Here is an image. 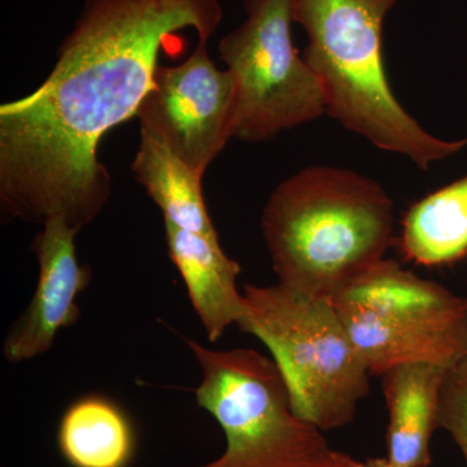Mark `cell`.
Wrapping results in <instances>:
<instances>
[{"instance_id":"obj_1","label":"cell","mask_w":467,"mask_h":467,"mask_svg":"<svg viewBox=\"0 0 467 467\" xmlns=\"http://www.w3.org/2000/svg\"><path fill=\"white\" fill-rule=\"evenodd\" d=\"M223 18L221 0H85L47 78L0 106L2 220L79 233L99 216L112 195L101 138L137 116L169 36L208 43Z\"/></svg>"},{"instance_id":"obj_16","label":"cell","mask_w":467,"mask_h":467,"mask_svg":"<svg viewBox=\"0 0 467 467\" xmlns=\"http://www.w3.org/2000/svg\"><path fill=\"white\" fill-rule=\"evenodd\" d=\"M315 467H367V463L330 448Z\"/></svg>"},{"instance_id":"obj_4","label":"cell","mask_w":467,"mask_h":467,"mask_svg":"<svg viewBox=\"0 0 467 467\" xmlns=\"http://www.w3.org/2000/svg\"><path fill=\"white\" fill-rule=\"evenodd\" d=\"M243 299L238 327L272 353L295 414L322 432L349 425L370 391L371 376L331 300L279 284L245 285Z\"/></svg>"},{"instance_id":"obj_6","label":"cell","mask_w":467,"mask_h":467,"mask_svg":"<svg viewBox=\"0 0 467 467\" xmlns=\"http://www.w3.org/2000/svg\"><path fill=\"white\" fill-rule=\"evenodd\" d=\"M202 371L196 401L217 420L226 450L196 467H315L330 447L300 420L273 358L257 350H216L186 340Z\"/></svg>"},{"instance_id":"obj_9","label":"cell","mask_w":467,"mask_h":467,"mask_svg":"<svg viewBox=\"0 0 467 467\" xmlns=\"http://www.w3.org/2000/svg\"><path fill=\"white\" fill-rule=\"evenodd\" d=\"M42 226L32 244L39 265L36 292L3 343V356L11 364L45 355L58 331L78 321L81 310L77 297L91 281L90 269L77 257L78 232L60 218Z\"/></svg>"},{"instance_id":"obj_3","label":"cell","mask_w":467,"mask_h":467,"mask_svg":"<svg viewBox=\"0 0 467 467\" xmlns=\"http://www.w3.org/2000/svg\"><path fill=\"white\" fill-rule=\"evenodd\" d=\"M399 0H291L303 27V57L324 92L326 113L344 128L418 168L429 169L467 147L426 131L396 99L386 75L383 26Z\"/></svg>"},{"instance_id":"obj_13","label":"cell","mask_w":467,"mask_h":467,"mask_svg":"<svg viewBox=\"0 0 467 467\" xmlns=\"http://www.w3.org/2000/svg\"><path fill=\"white\" fill-rule=\"evenodd\" d=\"M138 181L161 209L164 221L187 232L218 236L202 192V175L178 158L167 144L140 130L130 164Z\"/></svg>"},{"instance_id":"obj_15","label":"cell","mask_w":467,"mask_h":467,"mask_svg":"<svg viewBox=\"0 0 467 467\" xmlns=\"http://www.w3.org/2000/svg\"><path fill=\"white\" fill-rule=\"evenodd\" d=\"M438 423L459 445L467 467V356L445 370Z\"/></svg>"},{"instance_id":"obj_12","label":"cell","mask_w":467,"mask_h":467,"mask_svg":"<svg viewBox=\"0 0 467 467\" xmlns=\"http://www.w3.org/2000/svg\"><path fill=\"white\" fill-rule=\"evenodd\" d=\"M399 245L417 265L451 266L467 257V177L409 207Z\"/></svg>"},{"instance_id":"obj_7","label":"cell","mask_w":467,"mask_h":467,"mask_svg":"<svg viewBox=\"0 0 467 467\" xmlns=\"http://www.w3.org/2000/svg\"><path fill=\"white\" fill-rule=\"evenodd\" d=\"M245 20L218 43L238 82L234 138L260 143L326 113L317 77L294 47L291 0H243Z\"/></svg>"},{"instance_id":"obj_11","label":"cell","mask_w":467,"mask_h":467,"mask_svg":"<svg viewBox=\"0 0 467 467\" xmlns=\"http://www.w3.org/2000/svg\"><path fill=\"white\" fill-rule=\"evenodd\" d=\"M445 370L429 362H408L380 376L389 409L387 459L393 465H431L430 441L439 429V401Z\"/></svg>"},{"instance_id":"obj_10","label":"cell","mask_w":467,"mask_h":467,"mask_svg":"<svg viewBox=\"0 0 467 467\" xmlns=\"http://www.w3.org/2000/svg\"><path fill=\"white\" fill-rule=\"evenodd\" d=\"M169 257L182 276L190 300L211 343L238 325L244 313L236 281L241 265L230 259L218 236L187 232L164 221Z\"/></svg>"},{"instance_id":"obj_14","label":"cell","mask_w":467,"mask_h":467,"mask_svg":"<svg viewBox=\"0 0 467 467\" xmlns=\"http://www.w3.org/2000/svg\"><path fill=\"white\" fill-rule=\"evenodd\" d=\"M57 442L73 467H126L133 459L134 434L128 418L113 402L98 396L67 408Z\"/></svg>"},{"instance_id":"obj_5","label":"cell","mask_w":467,"mask_h":467,"mask_svg":"<svg viewBox=\"0 0 467 467\" xmlns=\"http://www.w3.org/2000/svg\"><path fill=\"white\" fill-rule=\"evenodd\" d=\"M370 376L396 365L445 368L467 356V299L384 259L331 299Z\"/></svg>"},{"instance_id":"obj_17","label":"cell","mask_w":467,"mask_h":467,"mask_svg":"<svg viewBox=\"0 0 467 467\" xmlns=\"http://www.w3.org/2000/svg\"><path fill=\"white\" fill-rule=\"evenodd\" d=\"M367 463V467H399L393 465L391 461L387 459V457H376V459H368L365 461Z\"/></svg>"},{"instance_id":"obj_8","label":"cell","mask_w":467,"mask_h":467,"mask_svg":"<svg viewBox=\"0 0 467 467\" xmlns=\"http://www.w3.org/2000/svg\"><path fill=\"white\" fill-rule=\"evenodd\" d=\"M236 95L238 82L232 70L217 67L207 43L198 42L182 63L156 67L135 117L140 130L167 144L204 177L234 138Z\"/></svg>"},{"instance_id":"obj_2","label":"cell","mask_w":467,"mask_h":467,"mask_svg":"<svg viewBox=\"0 0 467 467\" xmlns=\"http://www.w3.org/2000/svg\"><path fill=\"white\" fill-rule=\"evenodd\" d=\"M261 229L279 285L331 300L386 259L395 244L393 202L371 178L315 165L270 193Z\"/></svg>"}]
</instances>
